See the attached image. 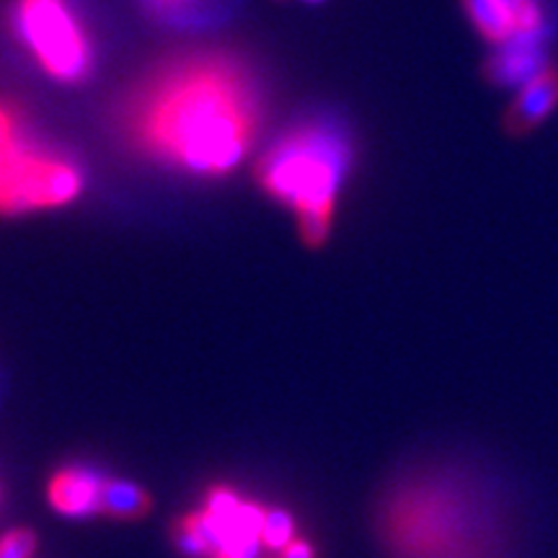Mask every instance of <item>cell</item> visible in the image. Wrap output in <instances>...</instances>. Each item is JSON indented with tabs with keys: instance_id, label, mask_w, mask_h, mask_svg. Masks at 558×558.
I'll return each instance as SVG.
<instances>
[{
	"instance_id": "cell-1",
	"label": "cell",
	"mask_w": 558,
	"mask_h": 558,
	"mask_svg": "<svg viewBox=\"0 0 558 558\" xmlns=\"http://www.w3.org/2000/svg\"><path fill=\"white\" fill-rule=\"evenodd\" d=\"M262 122L259 75L218 47L160 60L117 107V130L132 150L192 177H226L241 166Z\"/></svg>"
},
{
	"instance_id": "cell-2",
	"label": "cell",
	"mask_w": 558,
	"mask_h": 558,
	"mask_svg": "<svg viewBox=\"0 0 558 558\" xmlns=\"http://www.w3.org/2000/svg\"><path fill=\"white\" fill-rule=\"evenodd\" d=\"M388 558H514L505 494L469 465L429 463L401 473L378 505Z\"/></svg>"
},
{
	"instance_id": "cell-3",
	"label": "cell",
	"mask_w": 558,
	"mask_h": 558,
	"mask_svg": "<svg viewBox=\"0 0 558 558\" xmlns=\"http://www.w3.org/2000/svg\"><path fill=\"white\" fill-rule=\"evenodd\" d=\"M352 166V140L331 120H308L269 145L256 181L271 199L292 207L300 239L320 248L331 235L337 197Z\"/></svg>"
},
{
	"instance_id": "cell-4",
	"label": "cell",
	"mask_w": 558,
	"mask_h": 558,
	"mask_svg": "<svg viewBox=\"0 0 558 558\" xmlns=\"http://www.w3.org/2000/svg\"><path fill=\"white\" fill-rule=\"evenodd\" d=\"M83 192L78 160L47 145L24 130L13 148L0 160V213L21 215L34 209L65 207Z\"/></svg>"
},
{
	"instance_id": "cell-5",
	"label": "cell",
	"mask_w": 558,
	"mask_h": 558,
	"mask_svg": "<svg viewBox=\"0 0 558 558\" xmlns=\"http://www.w3.org/2000/svg\"><path fill=\"white\" fill-rule=\"evenodd\" d=\"M11 26L21 47L52 81L83 83L94 73V41L68 0H16Z\"/></svg>"
},
{
	"instance_id": "cell-6",
	"label": "cell",
	"mask_w": 558,
	"mask_h": 558,
	"mask_svg": "<svg viewBox=\"0 0 558 558\" xmlns=\"http://www.w3.org/2000/svg\"><path fill=\"white\" fill-rule=\"evenodd\" d=\"M199 509L213 535L215 554L228 558H259V548H264L262 530L269 512L267 505L246 499L230 484H213L205 492Z\"/></svg>"
},
{
	"instance_id": "cell-7",
	"label": "cell",
	"mask_w": 558,
	"mask_h": 558,
	"mask_svg": "<svg viewBox=\"0 0 558 558\" xmlns=\"http://www.w3.org/2000/svg\"><path fill=\"white\" fill-rule=\"evenodd\" d=\"M107 481L109 473L99 465L83 463V460L65 463L47 478V505L52 507V512L68 520L101 518Z\"/></svg>"
},
{
	"instance_id": "cell-8",
	"label": "cell",
	"mask_w": 558,
	"mask_h": 558,
	"mask_svg": "<svg viewBox=\"0 0 558 558\" xmlns=\"http://www.w3.org/2000/svg\"><path fill=\"white\" fill-rule=\"evenodd\" d=\"M558 107V68L548 65L522 83L505 114V130L512 137H525L538 130Z\"/></svg>"
},
{
	"instance_id": "cell-9",
	"label": "cell",
	"mask_w": 558,
	"mask_h": 558,
	"mask_svg": "<svg viewBox=\"0 0 558 558\" xmlns=\"http://www.w3.org/2000/svg\"><path fill=\"white\" fill-rule=\"evenodd\" d=\"M543 41H546V34H527V37H514L499 45L486 60V78L494 86H522V83H527L543 68H548Z\"/></svg>"
},
{
	"instance_id": "cell-10",
	"label": "cell",
	"mask_w": 558,
	"mask_h": 558,
	"mask_svg": "<svg viewBox=\"0 0 558 558\" xmlns=\"http://www.w3.org/2000/svg\"><path fill=\"white\" fill-rule=\"evenodd\" d=\"M153 505H156V501H153V494L145 486H140L130 478L109 476L107 488H104L101 518L135 522L148 518L153 512Z\"/></svg>"
},
{
	"instance_id": "cell-11",
	"label": "cell",
	"mask_w": 558,
	"mask_h": 558,
	"mask_svg": "<svg viewBox=\"0 0 558 558\" xmlns=\"http://www.w3.org/2000/svg\"><path fill=\"white\" fill-rule=\"evenodd\" d=\"M476 32L494 47L518 37V19L507 0H460Z\"/></svg>"
},
{
	"instance_id": "cell-12",
	"label": "cell",
	"mask_w": 558,
	"mask_h": 558,
	"mask_svg": "<svg viewBox=\"0 0 558 558\" xmlns=\"http://www.w3.org/2000/svg\"><path fill=\"white\" fill-rule=\"evenodd\" d=\"M171 543L173 548L186 558H209L215 554L213 535H209L202 509H192V512L179 514V518L173 520Z\"/></svg>"
},
{
	"instance_id": "cell-13",
	"label": "cell",
	"mask_w": 558,
	"mask_h": 558,
	"mask_svg": "<svg viewBox=\"0 0 558 558\" xmlns=\"http://www.w3.org/2000/svg\"><path fill=\"white\" fill-rule=\"evenodd\" d=\"M298 538V522L290 509L269 507L267 520H264L262 530V546L271 550V554H282L292 541Z\"/></svg>"
},
{
	"instance_id": "cell-14",
	"label": "cell",
	"mask_w": 558,
	"mask_h": 558,
	"mask_svg": "<svg viewBox=\"0 0 558 558\" xmlns=\"http://www.w3.org/2000/svg\"><path fill=\"white\" fill-rule=\"evenodd\" d=\"M39 535L32 527H11L0 535V558H34Z\"/></svg>"
},
{
	"instance_id": "cell-15",
	"label": "cell",
	"mask_w": 558,
	"mask_h": 558,
	"mask_svg": "<svg viewBox=\"0 0 558 558\" xmlns=\"http://www.w3.org/2000/svg\"><path fill=\"white\" fill-rule=\"evenodd\" d=\"M26 128H29V122H26L24 111L13 107V104L0 101V160L13 148V143L24 135Z\"/></svg>"
},
{
	"instance_id": "cell-16",
	"label": "cell",
	"mask_w": 558,
	"mask_h": 558,
	"mask_svg": "<svg viewBox=\"0 0 558 558\" xmlns=\"http://www.w3.org/2000/svg\"><path fill=\"white\" fill-rule=\"evenodd\" d=\"M143 3L153 16L173 21V19H184L194 5L202 3V0H143Z\"/></svg>"
},
{
	"instance_id": "cell-17",
	"label": "cell",
	"mask_w": 558,
	"mask_h": 558,
	"mask_svg": "<svg viewBox=\"0 0 558 558\" xmlns=\"http://www.w3.org/2000/svg\"><path fill=\"white\" fill-rule=\"evenodd\" d=\"M277 558H320L316 543L305 538V535H298L295 541L290 543L282 554H277Z\"/></svg>"
}]
</instances>
